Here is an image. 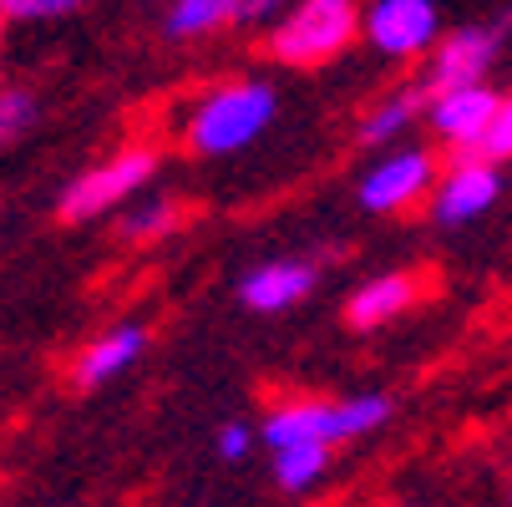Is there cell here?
I'll return each instance as SVG.
<instances>
[{
	"instance_id": "1",
	"label": "cell",
	"mask_w": 512,
	"mask_h": 507,
	"mask_svg": "<svg viewBox=\"0 0 512 507\" xmlns=\"http://www.w3.org/2000/svg\"><path fill=\"white\" fill-rule=\"evenodd\" d=\"M274 107L279 97L264 87V82H224L198 97V107L188 112V127H183V148L193 158H229L274 122Z\"/></svg>"
},
{
	"instance_id": "2",
	"label": "cell",
	"mask_w": 512,
	"mask_h": 507,
	"mask_svg": "<svg viewBox=\"0 0 512 507\" xmlns=\"http://www.w3.org/2000/svg\"><path fill=\"white\" fill-rule=\"evenodd\" d=\"M360 36L355 0H300L279 26H269V56L284 66H320Z\"/></svg>"
},
{
	"instance_id": "3",
	"label": "cell",
	"mask_w": 512,
	"mask_h": 507,
	"mask_svg": "<svg viewBox=\"0 0 512 507\" xmlns=\"http://www.w3.org/2000/svg\"><path fill=\"white\" fill-rule=\"evenodd\" d=\"M153 173H158V148H148V142H132V148L112 153L107 163H97V168H87L82 178L66 183V193H61V203H56V219H61V224H87V219H97V213L127 203L137 188H148Z\"/></svg>"
},
{
	"instance_id": "4",
	"label": "cell",
	"mask_w": 512,
	"mask_h": 507,
	"mask_svg": "<svg viewBox=\"0 0 512 507\" xmlns=\"http://www.w3.org/2000/svg\"><path fill=\"white\" fill-rule=\"evenodd\" d=\"M360 36L371 41L381 56H421L436 51L442 41V16H436L431 0H371L360 11Z\"/></svg>"
},
{
	"instance_id": "5",
	"label": "cell",
	"mask_w": 512,
	"mask_h": 507,
	"mask_svg": "<svg viewBox=\"0 0 512 507\" xmlns=\"http://www.w3.org/2000/svg\"><path fill=\"white\" fill-rule=\"evenodd\" d=\"M502 46V26H462V31H447L436 41L431 61H426V77L416 82L426 97H442V92H457V87H477L482 71L492 66Z\"/></svg>"
},
{
	"instance_id": "6",
	"label": "cell",
	"mask_w": 512,
	"mask_h": 507,
	"mask_svg": "<svg viewBox=\"0 0 512 507\" xmlns=\"http://www.w3.org/2000/svg\"><path fill=\"white\" fill-rule=\"evenodd\" d=\"M497 112H502V97L477 82V87H457V92H442L426 102V117L436 127V137L462 148V158H482V142L492 137L497 127Z\"/></svg>"
},
{
	"instance_id": "7",
	"label": "cell",
	"mask_w": 512,
	"mask_h": 507,
	"mask_svg": "<svg viewBox=\"0 0 512 507\" xmlns=\"http://www.w3.org/2000/svg\"><path fill=\"white\" fill-rule=\"evenodd\" d=\"M436 183V163L426 148H406V153H391L381 158L360 183V203L371 213H406L411 203H421Z\"/></svg>"
},
{
	"instance_id": "8",
	"label": "cell",
	"mask_w": 512,
	"mask_h": 507,
	"mask_svg": "<svg viewBox=\"0 0 512 507\" xmlns=\"http://www.w3.org/2000/svg\"><path fill=\"white\" fill-rule=\"evenodd\" d=\"M502 193V178H497V163L487 158H457L452 173L442 178V188H436V219L442 224H472L477 213H487Z\"/></svg>"
},
{
	"instance_id": "9",
	"label": "cell",
	"mask_w": 512,
	"mask_h": 507,
	"mask_svg": "<svg viewBox=\"0 0 512 507\" xmlns=\"http://www.w3.org/2000/svg\"><path fill=\"white\" fill-rule=\"evenodd\" d=\"M310 289H315V264H305V259H274V264L244 274L239 300H244L249 310H259V315H274V310H284V305L305 300Z\"/></svg>"
},
{
	"instance_id": "10",
	"label": "cell",
	"mask_w": 512,
	"mask_h": 507,
	"mask_svg": "<svg viewBox=\"0 0 512 507\" xmlns=\"http://www.w3.org/2000/svg\"><path fill=\"white\" fill-rule=\"evenodd\" d=\"M142 345H148V330H142V325H117V330L97 335V340L77 355V366H71V381H77V391H97V386H107L112 376H122L132 360L142 355Z\"/></svg>"
},
{
	"instance_id": "11",
	"label": "cell",
	"mask_w": 512,
	"mask_h": 507,
	"mask_svg": "<svg viewBox=\"0 0 512 507\" xmlns=\"http://www.w3.org/2000/svg\"><path fill=\"white\" fill-rule=\"evenodd\" d=\"M416 295H421V279H416V274H406V269H396V274H376L371 284H360L355 295H350L345 320H350L355 330H376V325L406 315V310L416 305Z\"/></svg>"
},
{
	"instance_id": "12",
	"label": "cell",
	"mask_w": 512,
	"mask_h": 507,
	"mask_svg": "<svg viewBox=\"0 0 512 507\" xmlns=\"http://www.w3.org/2000/svg\"><path fill=\"white\" fill-rule=\"evenodd\" d=\"M259 437L274 447V452H289V447H305V442H325L330 447V401H289V406H274L259 426Z\"/></svg>"
},
{
	"instance_id": "13",
	"label": "cell",
	"mask_w": 512,
	"mask_h": 507,
	"mask_svg": "<svg viewBox=\"0 0 512 507\" xmlns=\"http://www.w3.org/2000/svg\"><path fill=\"white\" fill-rule=\"evenodd\" d=\"M431 97L421 92V87H401V92H391V97H381L371 112L360 117V142L365 148H381V142H396L411 122H416V112L426 107Z\"/></svg>"
},
{
	"instance_id": "14",
	"label": "cell",
	"mask_w": 512,
	"mask_h": 507,
	"mask_svg": "<svg viewBox=\"0 0 512 507\" xmlns=\"http://www.w3.org/2000/svg\"><path fill=\"white\" fill-rule=\"evenodd\" d=\"M218 26H234V0H173L163 16L168 41H198L213 36Z\"/></svg>"
},
{
	"instance_id": "15",
	"label": "cell",
	"mask_w": 512,
	"mask_h": 507,
	"mask_svg": "<svg viewBox=\"0 0 512 507\" xmlns=\"http://www.w3.org/2000/svg\"><path fill=\"white\" fill-rule=\"evenodd\" d=\"M183 213L188 208L173 203V198H148L117 224V234H122V244H153V239H163V234H173L183 224Z\"/></svg>"
},
{
	"instance_id": "16",
	"label": "cell",
	"mask_w": 512,
	"mask_h": 507,
	"mask_svg": "<svg viewBox=\"0 0 512 507\" xmlns=\"http://www.w3.org/2000/svg\"><path fill=\"white\" fill-rule=\"evenodd\" d=\"M391 416L386 396H350V401H330V447L335 442H355L365 431H376Z\"/></svg>"
},
{
	"instance_id": "17",
	"label": "cell",
	"mask_w": 512,
	"mask_h": 507,
	"mask_svg": "<svg viewBox=\"0 0 512 507\" xmlns=\"http://www.w3.org/2000/svg\"><path fill=\"white\" fill-rule=\"evenodd\" d=\"M325 467H330V447H325V442H305V447L274 452V482H279L284 492H300V487L320 482Z\"/></svg>"
},
{
	"instance_id": "18",
	"label": "cell",
	"mask_w": 512,
	"mask_h": 507,
	"mask_svg": "<svg viewBox=\"0 0 512 507\" xmlns=\"http://www.w3.org/2000/svg\"><path fill=\"white\" fill-rule=\"evenodd\" d=\"M36 97L31 92H21V87H6L0 92V148H11L16 137H26L31 127H36Z\"/></svg>"
},
{
	"instance_id": "19",
	"label": "cell",
	"mask_w": 512,
	"mask_h": 507,
	"mask_svg": "<svg viewBox=\"0 0 512 507\" xmlns=\"http://www.w3.org/2000/svg\"><path fill=\"white\" fill-rule=\"evenodd\" d=\"M87 0H0V16L6 21H61L77 16Z\"/></svg>"
},
{
	"instance_id": "20",
	"label": "cell",
	"mask_w": 512,
	"mask_h": 507,
	"mask_svg": "<svg viewBox=\"0 0 512 507\" xmlns=\"http://www.w3.org/2000/svg\"><path fill=\"white\" fill-rule=\"evenodd\" d=\"M289 11H295V0H234V26H279Z\"/></svg>"
},
{
	"instance_id": "21",
	"label": "cell",
	"mask_w": 512,
	"mask_h": 507,
	"mask_svg": "<svg viewBox=\"0 0 512 507\" xmlns=\"http://www.w3.org/2000/svg\"><path fill=\"white\" fill-rule=\"evenodd\" d=\"M482 158H487V163H502V158H512V97H502L497 127H492V137L482 142Z\"/></svg>"
},
{
	"instance_id": "22",
	"label": "cell",
	"mask_w": 512,
	"mask_h": 507,
	"mask_svg": "<svg viewBox=\"0 0 512 507\" xmlns=\"http://www.w3.org/2000/svg\"><path fill=\"white\" fill-rule=\"evenodd\" d=\"M249 447H254V431H249L244 421H229L224 431H218V457H224V462L249 457Z\"/></svg>"
}]
</instances>
